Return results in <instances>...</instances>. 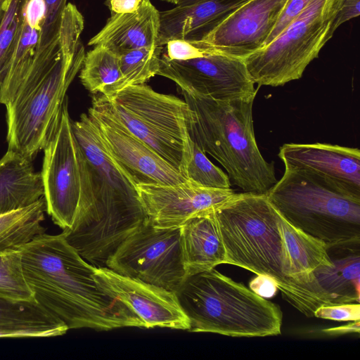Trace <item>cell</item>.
<instances>
[{
	"label": "cell",
	"mask_w": 360,
	"mask_h": 360,
	"mask_svg": "<svg viewBox=\"0 0 360 360\" xmlns=\"http://www.w3.org/2000/svg\"><path fill=\"white\" fill-rule=\"evenodd\" d=\"M278 158L285 169L304 172L329 188L360 200V150L330 143H285Z\"/></svg>",
	"instance_id": "obj_16"
},
{
	"label": "cell",
	"mask_w": 360,
	"mask_h": 360,
	"mask_svg": "<svg viewBox=\"0 0 360 360\" xmlns=\"http://www.w3.org/2000/svg\"><path fill=\"white\" fill-rule=\"evenodd\" d=\"M18 248L35 300L68 329L144 328L124 303L98 285L95 266L82 258L62 233H44Z\"/></svg>",
	"instance_id": "obj_2"
},
{
	"label": "cell",
	"mask_w": 360,
	"mask_h": 360,
	"mask_svg": "<svg viewBox=\"0 0 360 360\" xmlns=\"http://www.w3.org/2000/svg\"><path fill=\"white\" fill-rule=\"evenodd\" d=\"M4 3H5V0H0V22H1L2 15L4 13Z\"/></svg>",
	"instance_id": "obj_38"
},
{
	"label": "cell",
	"mask_w": 360,
	"mask_h": 360,
	"mask_svg": "<svg viewBox=\"0 0 360 360\" xmlns=\"http://www.w3.org/2000/svg\"><path fill=\"white\" fill-rule=\"evenodd\" d=\"M202 0H178V3L176 5L181 6V5H188L191 4L198 1H200Z\"/></svg>",
	"instance_id": "obj_37"
},
{
	"label": "cell",
	"mask_w": 360,
	"mask_h": 360,
	"mask_svg": "<svg viewBox=\"0 0 360 360\" xmlns=\"http://www.w3.org/2000/svg\"><path fill=\"white\" fill-rule=\"evenodd\" d=\"M312 0H288L280 18L270 34L266 44L271 41L284 28L292 21Z\"/></svg>",
	"instance_id": "obj_32"
},
{
	"label": "cell",
	"mask_w": 360,
	"mask_h": 360,
	"mask_svg": "<svg viewBox=\"0 0 360 360\" xmlns=\"http://www.w3.org/2000/svg\"><path fill=\"white\" fill-rule=\"evenodd\" d=\"M322 331L330 335H340L347 333H359L360 321H351V323L347 325L324 329Z\"/></svg>",
	"instance_id": "obj_36"
},
{
	"label": "cell",
	"mask_w": 360,
	"mask_h": 360,
	"mask_svg": "<svg viewBox=\"0 0 360 360\" xmlns=\"http://www.w3.org/2000/svg\"><path fill=\"white\" fill-rule=\"evenodd\" d=\"M331 260L333 266L321 267L314 271L317 283L333 304L359 302V251Z\"/></svg>",
	"instance_id": "obj_24"
},
{
	"label": "cell",
	"mask_w": 360,
	"mask_h": 360,
	"mask_svg": "<svg viewBox=\"0 0 360 360\" xmlns=\"http://www.w3.org/2000/svg\"><path fill=\"white\" fill-rule=\"evenodd\" d=\"M360 0H342V3L331 26V34L344 22L360 15Z\"/></svg>",
	"instance_id": "obj_33"
},
{
	"label": "cell",
	"mask_w": 360,
	"mask_h": 360,
	"mask_svg": "<svg viewBox=\"0 0 360 360\" xmlns=\"http://www.w3.org/2000/svg\"><path fill=\"white\" fill-rule=\"evenodd\" d=\"M180 91L188 108L190 138L224 167L231 185L266 193L278 180L274 162L264 158L255 139V99L218 101Z\"/></svg>",
	"instance_id": "obj_4"
},
{
	"label": "cell",
	"mask_w": 360,
	"mask_h": 360,
	"mask_svg": "<svg viewBox=\"0 0 360 360\" xmlns=\"http://www.w3.org/2000/svg\"><path fill=\"white\" fill-rule=\"evenodd\" d=\"M129 132L181 172L189 135L188 105L174 95L144 84L122 89L110 96L93 98Z\"/></svg>",
	"instance_id": "obj_8"
},
{
	"label": "cell",
	"mask_w": 360,
	"mask_h": 360,
	"mask_svg": "<svg viewBox=\"0 0 360 360\" xmlns=\"http://www.w3.org/2000/svg\"><path fill=\"white\" fill-rule=\"evenodd\" d=\"M314 316L338 321H360V304L359 302H351L323 305L316 309Z\"/></svg>",
	"instance_id": "obj_31"
},
{
	"label": "cell",
	"mask_w": 360,
	"mask_h": 360,
	"mask_svg": "<svg viewBox=\"0 0 360 360\" xmlns=\"http://www.w3.org/2000/svg\"><path fill=\"white\" fill-rule=\"evenodd\" d=\"M213 212L225 264L271 278L283 298L307 317L333 305L314 276L333 265L326 245L290 224L265 193H235Z\"/></svg>",
	"instance_id": "obj_1"
},
{
	"label": "cell",
	"mask_w": 360,
	"mask_h": 360,
	"mask_svg": "<svg viewBox=\"0 0 360 360\" xmlns=\"http://www.w3.org/2000/svg\"><path fill=\"white\" fill-rule=\"evenodd\" d=\"M159 12L150 0H142L134 13L111 14L88 44L104 46L118 56L135 49L154 48L158 39Z\"/></svg>",
	"instance_id": "obj_20"
},
{
	"label": "cell",
	"mask_w": 360,
	"mask_h": 360,
	"mask_svg": "<svg viewBox=\"0 0 360 360\" xmlns=\"http://www.w3.org/2000/svg\"><path fill=\"white\" fill-rule=\"evenodd\" d=\"M248 0H202L160 11L157 46L173 40L199 41Z\"/></svg>",
	"instance_id": "obj_19"
},
{
	"label": "cell",
	"mask_w": 360,
	"mask_h": 360,
	"mask_svg": "<svg viewBox=\"0 0 360 360\" xmlns=\"http://www.w3.org/2000/svg\"><path fill=\"white\" fill-rule=\"evenodd\" d=\"M0 297L15 301H36L23 274L18 248L0 252Z\"/></svg>",
	"instance_id": "obj_29"
},
{
	"label": "cell",
	"mask_w": 360,
	"mask_h": 360,
	"mask_svg": "<svg viewBox=\"0 0 360 360\" xmlns=\"http://www.w3.org/2000/svg\"><path fill=\"white\" fill-rule=\"evenodd\" d=\"M72 129L86 158L90 195L62 234L86 261L105 266L148 217L135 186L107 153L89 115L72 122Z\"/></svg>",
	"instance_id": "obj_3"
},
{
	"label": "cell",
	"mask_w": 360,
	"mask_h": 360,
	"mask_svg": "<svg viewBox=\"0 0 360 360\" xmlns=\"http://www.w3.org/2000/svg\"><path fill=\"white\" fill-rule=\"evenodd\" d=\"M43 150L41 174L46 212L64 230L72 226L82 199L90 193L86 161L72 129L67 97Z\"/></svg>",
	"instance_id": "obj_10"
},
{
	"label": "cell",
	"mask_w": 360,
	"mask_h": 360,
	"mask_svg": "<svg viewBox=\"0 0 360 360\" xmlns=\"http://www.w3.org/2000/svg\"><path fill=\"white\" fill-rule=\"evenodd\" d=\"M181 232V226L158 227L148 219L122 243L105 266L175 292L187 276Z\"/></svg>",
	"instance_id": "obj_11"
},
{
	"label": "cell",
	"mask_w": 360,
	"mask_h": 360,
	"mask_svg": "<svg viewBox=\"0 0 360 360\" xmlns=\"http://www.w3.org/2000/svg\"><path fill=\"white\" fill-rule=\"evenodd\" d=\"M148 221L158 227L181 226L188 219L214 209L236 193L188 180L176 185L135 186Z\"/></svg>",
	"instance_id": "obj_18"
},
{
	"label": "cell",
	"mask_w": 360,
	"mask_h": 360,
	"mask_svg": "<svg viewBox=\"0 0 360 360\" xmlns=\"http://www.w3.org/2000/svg\"><path fill=\"white\" fill-rule=\"evenodd\" d=\"M189 331L231 337L281 333L280 307L214 268L187 276L175 292Z\"/></svg>",
	"instance_id": "obj_5"
},
{
	"label": "cell",
	"mask_w": 360,
	"mask_h": 360,
	"mask_svg": "<svg viewBox=\"0 0 360 360\" xmlns=\"http://www.w3.org/2000/svg\"><path fill=\"white\" fill-rule=\"evenodd\" d=\"M250 290L264 298H269L275 295L278 289L274 281L269 277L257 275L250 283Z\"/></svg>",
	"instance_id": "obj_34"
},
{
	"label": "cell",
	"mask_w": 360,
	"mask_h": 360,
	"mask_svg": "<svg viewBox=\"0 0 360 360\" xmlns=\"http://www.w3.org/2000/svg\"><path fill=\"white\" fill-rule=\"evenodd\" d=\"M163 1H165L167 2H169V3H172V4H177L178 3V0H163Z\"/></svg>",
	"instance_id": "obj_39"
},
{
	"label": "cell",
	"mask_w": 360,
	"mask_h": 360,
	"mask_svg": "<svg viewBox=\"0 0 360 360\" xmlns=\"http://www.w3.org/2000/svg\"><path fill=\"white\" fill-rule=\"evenodd\" d=\"M44 194L41 174L32 160L8 149L0 159V214L31 205Z\"/></svg>",
	"instance_id": "obj_22"
},
{
	"label": "cell",
	"mask_w": 360,
	"mask_h": 360,
	"mask_svg": "<svg viewBox=\"0 0 360 360\" xmlns=\"http://www.w3.org/2000/svg\"><path fill=\"white\" fill-rule=\"evenodd\" d=\"M62 44L56 60L20 102L6 106L8 149L32 160L56 129L66 92L81 70L85 56L80 41L84 18L68 3L61 19Z\"/></svg>",
	"instance_id": "obj_6"
},
{
	"label": "cell",
	"mask_w": 360,
	"mask_h": 360,
	"mask_svg": "<svg viewBox=\"0 0 360 360\" xmlns=\"http://www.w3.org/2000/svg\"><path fill=\"white\" fill-rule=\"evenodd\" d=\"M121 77L118 56L100 45L85 53L79 79L89 92L102 94Z\"/></svg>",
	"instance_id": "obj_27"
},
{
	"label": "cell",
	"mask_w": 360,
	"mask_h": 360,
	"mask_svg": "<svg viewBox=\"0 0 360 360\" xmlns=\"http://www.w3.org/2000/svg\"><path fill=\"white\" fill-rule=\"evenodd\" d=\"M68 330L37 301L0 297V338H51L63 335Z\"/></svg>",
	"instance_id": "obj_23"
},
{
	"label": "cell",
	"mask_w": 360,
	"mask_h": 360,
	"mask_svg": "<svg viewBox=\"0 0 360 360\" xmlns=\"http://www.w3.org/2000/svg\"><path fill=\"white\" fill-rule=\"evenodd\" d=\"M46 206L44 198L15 211L0 214V252L18 248L45 233L42 226Z\"/></svg>",
	"instance_id": "obj_25"
},
{
	"label": "cell",
	"mask_w": 360,
	"mask_h": 360,
	"mask_svg": "<svg viewBox=\"0 0 360 360\" xmlns=\"http://www.w3.org/2000/svg\"><path fill=\"white\" fill-rule=\"evenodd\" d=\"M24 0H5L0 22V82L3 79L13 49L20 23Z\"/></svg>",
	"instance_id": "obj_30"
},
{
	"label": "cell",
	"mask_w": 360,
	"mask_h": 360,
	"mask_svg": "<svg viewBox=\"0 0 360 360\" xmlns=\"http://www.w3.org/2000/svg\"><path fill=\"white\" fill-rule=\"evenodd\" d=\"M188 180L214 188H231L227 174L214 165L190 138L186 146L180 172Z\"/></svg>",
	"instance_id": "obj_28"
},
{
	"label": "cell",
	"mask_w": 360,
	"mask_h": 360,
	"mask_svg": "<svg viewBox=\"0 0 360 360\" xmlns=\"http://www.w3.org/2000/svg\"><path fill=\"white\" fill-rule=\"evenodd\" d=\"M62 19V18H61ZM61 19L48 18L44 0H24L20 23L6 72L0 82V103H11L32 65L53 60L61 46Z\"/></svg>",
	"instance_id": "obj_14"
},
{
	"label": "cell",
	"mask_w": 360,
	"mask_h": 360,
	"mask_svg": "<svg viewBox=\"0 0 360 360\" xmlns=\"http://www.w3.org/2000/svg\"><path fill=\"white\" fill-rule=\"evenodd\" d=\"M213 210L198 214L181 226V246L187 276L225 264V248Z\"/></svg>",
	"instance_id": "obj_21"
},
{
	"label": "cell",
	"mask_w": 360,
	"mask_h": 360,
	"mask_svg": "<svg viewBox=\"0 0 360 360\" xmlns=\"http://www.w3.org/2000/svg\"><path fill=\"white\" fill-rule=\"evenodd\" d=\"M288 0H248L203 39L191 41L204 53L245 59L263 48Z\"/></svg>",
	"instance_id": "obj_15"
},
{
	"label": "cell",
	"mask_w": 360,
	"mask_h": 360,
	"mask_svg": "<svg viewBox=\"0 0 360 360\" xmlns=\"http://www.w3.org/2000/svg\"><path fill=\"white\" fill-rule=\"evenodd\" d=\"M94 277L103 290L138 316L144 328L189 330V320L174 292L119 274L106 266H95Z\"/></svg>",
	"instance_id": "obj_17"
},
{
	"label": "cell",
	"mask_w": 360,
	"mask_h": 360,
	"mask_svg": "<svg viewBox=\"0 0 360 360\" xmlns=\"http://www.w3.org/2000/svg\"><path fill=\"white\" fill-rule=\"evenodd\" d=\"M162 46L142 48L125 52L119 56L121 79L101 94L110 96L122 89L144 84L157 75Z\"/></svg>",
	"instance_id": "obj_26"
},
{
	"label": "cell",
	"mask_w": 360,
	"mask_h": 360,
	"mask_svg": "<svg viewBox=\"0 0 360 360\" xmlns=\"http://www.w3.org/2000/svg\"><path fill=\"white\" fill-rule=\"evenodd\" d=\"M157 75L171 79L189 94L218 101L255 99L258 91L244 59L218 53L178 60L161 53Z\"/></svg>",
	"instance_id": "obj_12"
},
{
	"label": "cell",
	"mask_w": 360,
	"mask_h": 360,
	"mask_svg": "<svg viewBox=\"0 0 360 360\" xmlns=\"http://www.w3.org/2000/svg\"><path fill=\"white\" fill-rule=\"evenodd\" d=\"M87 115L94 124L107 153L134 186L176 185L188 181L94 99Z\"/></svg>",
	"instance_id": "obj_13"
},
{
	"label": "cell",
	"mask_w": 360,
	"mask_h": 360,
	"mask_svg": "<svg viewBox=\"0 0 360 360\" xmlns=\"http://www.w3.org/2000/svg\"><path fill=\"white\" fill-rule=\"evenodd\" d=\"M142 0H108L106 5L111 14L131 13L136 11Z\"/></svg>",
	"instance_id": "obj_35"
},
{
	"label": "cell",
	"mask_w": 360,
	"mask_h": 360,
	"mask_svg": "<svg viewBox=\"0 0 360 360\" xmlns=\"http://www.w3.org/2000/svg\"><path fill=\"white\" fill-rule=\"evenodd\" d=\"M265 194L290 224L323 243L327 250L359 245L360 200L291 169H285Z\"/></svg>",
	"instance_id": "obj_7"
},
{
	"label": "cell",
	"mask_w": 360,
	"mask_h": 360,
	"mask_svg": "<svg viewBox=\"0 0 360 360\" xmlns=\"http://www.w3.org/2000/svg\"><path fill=\"white\" fill-rule=\"evenodd\" d=\"M342 0H312L265 46L244 59L255 84L279 86L302 77L333 36L331 26Z\"/></svg>",
	"instance_id": "obj_9"
}]
</instances>
